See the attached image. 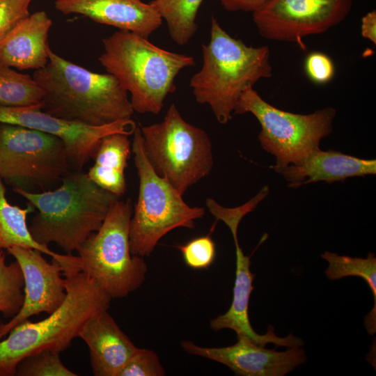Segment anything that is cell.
<instances>
[{"label": "cell", "mask_w": 376, "mask_h": 376, "mask_svg": "<svg viewBox=\"0 0 376 376\" xmlns=\"http://www.w3.org/2000/svg\"><path fill=\"white\" fill-rule=\"evenodd\" d=\"M13 191L38 210L29 226L33 239L47 246L54 242L66 254L77 251L99 230L120 198L98 186L81 170L67 173L54 190L31 192L14 187Z\"/></svg>", "instance_id": "6da1fadb"}, {"label": "cell", "mask_w": 376, "mask_h": 376, "mask_svg": "<svg viewBox=\"0 0 376 376\" xmlns=\"http://www.w3.org/2000/svg\"><path fill=\"white\" fill-rule=\"evenodd\" d=\"M33 77L44 91L42 110L54 116L100 126L131 118L128 93L111 74L96 73L54 53Z\"/></svg>", "instance_id": "7a4b0ae2"}, {"label": "cell", "mask_w": 376, "mask_h": 376, "mask_svg": "<svg viewBox=\"0 0 376 376\" xmlns=\"http://www.w3.org/2000/svg\"><path fill=\"white\" fill-rule=\"evenodd\" d=\"M202 53V68L189 86L196 101L208 104L217 121L226 124L241 95L260 79L272 76L269 49L247 46L212 17L210 41L203 45Z\"/></svg>", "instance_id": "3957f363"}, {"label": "cell", "mask_w": 376, "mask_h": 376, "mask_svg": "<svg viewBox=\"0 0 376 376\" xmlns=\"http://www.w3.org/2000/svg\"><path fill=\"white\" fill-rule=\"evenodd\" d=\"M102 44L98 61L130 94L133 110L140 113H159L176 90L179 72L196 65L193 56L164 49L127 31L114 32Z\"/></svg>", "instance_id": "277c9868"}, {"label": "cell", "mask_w": 376, "mask_h": 376, "mask_svg": "<svg viewBox=\"0 0 376 376\" xmlns=\"http://www.w3.org/2000/svg\"><path fill=\"white\" fill-rule=\"evenodd\" d=\"M66 297L45 319L28 320L13 327L0 340V376H15L18 363L26 357L43 350L62 352L78 337L84 322L108 310L111 297L82 272L64 275Z\"/></svg>", "instance_id": "5b68a950"}, {"label": "cell", "mask_w": 376, "mask_h": 376, "mask_svg": "<svg viewBox=\"0 0 376 376\" xmlns=\"http://www.w3.org/2000/svg\"><path fill=\"white\" fill-rule=\"evenodd\" d=\"M132 152L139 179V195L130 225L132 254L150 256L158 242L177 228L193 229L205 209L191 207L166 179L160 177L148 162L142 143L141 127L133 133Z\"/></svg>", "instance_id": "8992f818"}, {"label": "cell", "mask_w": 376, "mask_h": 376, "mask_svg": "<svg viewBox=\"0 0 376 376\" xmlns=\"http://www.w3.org/2000/svg\"><path fill=\"white\" fill-rule=\"evenodd\" d=\"M132 213L130 199L117 201L99 230L77 251L81 272L95 281L111 298L125 297L138 290L148 272L143 258L130 251Z\"/></svg>", "instance_id": "52a82bcc"}, {"label": "cell", "mask_w": 376, "mask_h": 376, "mask_svg": "<svg viewBox=\"0 0 376 376\" xmlns=\"http://www.w3.org/2000/svg\"><path fill=\"white\" fill-rule=\"evenodd\" d=\"M141 131L150 166L181 195L210 173L213 155L209 136L187 123L174 104L163 120L143 126Z\"/></svg>", "instance_id": "ba28073f"}, {"label": "cell", "mask_w": 376, "mask_h": 376, "mask_svg": "<svg viewBox=\"0 0 376 376\" xmlns=\"http://www.w3.org/2000/svg\"><path fill=\"white\" fill-rule=\"evenodd\" d=\"M233 112L251 113L258 120V139L262 148L276 157V171L298 165L320 149V141L332 132L336 113L332 107L308 114L283 111L265 101L253 88L241 95Z\"/></svg>", "instance_id": "9c48e42d"}, {"label": "cell", "mask_w": 376, "mask_h": 376, "mask_svg": "<svg viewBox=\"0 0 376 376\" xmlns=\"http://www.w3.org/2000/svg\"><path fill=\"white\" fill-rule=\"evenodd\" d=\"M61 139L37 130L0 123V178L34 192L74 171Z\"/></svg>", "instance_id": "30bf717a"}, {"label": "cell", "mask_w": 376, "mask_h": 376, "mask_svg": "<svg viewBox=\"0 0 376 376\" xmlns=\"http://www.w3.org/2000/svg\"><path fill=\"white\" fill-rule=\"evenodd\" d=\"M352 3L353 0H269L253 12V20L263 38L295 42L304 50V37L340 23Z\"/></svg>", "instance_id": "8fae6325"}, {"label": "cell", "mask_w": 376, "mask_h": 376, "mask_svg": "<svg viewBox=\"0 0 376 376\" xmlns=\"http://www.w3.org/2000/svg\"><path fill=\"white\" fill-rule=\"evenodd\" d=\"M207 208L217 219L223 221L230 228L235 244L236 269L232 304L229 309L210 321V327L214 331L230 329L235 331L237 337H246L255 344L265 347L273 343L276 347H295L304 345L303 340L292 334L284 338L277 336L274 327L269 326L265 334L256 333L251 325L249 317V304L253 290L255 274L250 269V257L245 256L240 248L237 236V228L242 217L254 209L253 204L248 201L233 208H228L211 201Z\"/></svg>", "instance_id": "7c38bea8"}, {"label": "cell", "mask_w": 376, "mask_h": 376, "mask_svg": "<svg viewBox=\"0 0 376 376\" xmlns=\"http://www.w3.org/2000/svg\"><path fill=\"white\" fill-rule=\"evenodd\" d=\"M0 123L20 125L54 136L63 143L75 170H81L93 157L99 142L112 134L134 133L136 125L132 118L93 126L65 120L42 110V106L6 107L0 106Z\"/></svg>", "instance_id": "4fadbf2b"}, {"label": "cell", "mask_w": 376, "mask_h": 376, "mask_svg": "<svg viewBox=\"0 0 376 376\" xmlns=\"http://www.w3.org/2000/svg\"><path fill=\"white\" fill-rule=\"evenodd\" d=\"M7 251L21 267L24 298L19 312L8 322L0 324V340L29 318L40 313L51 314L66 297L62 268L56 261L48 263L42 252L33 249L13 246Z\"/></svg>", "instance_id": "5bb4252c"}, {"label": "cell", "mask_w": 376, "mask_h": 376, "mask_svg": "<svg viewBox=\"0 0 376 376\" xmlns=\"http://www.w3.org/2000/svg\"><path fill=\"white\" fill-rule=\"evenodd\" d=\"M187 353L226 365L240 376H284L306 361L301 347H289L284 352L265 349L246 337L223 347L198 346L189 340L181 342Z\"/></svg>", "instance_id": "9a60e30c"}, {"label": "cell", "mask_w": 376, "mask_h": 376, "mask_svg": "<svg viewBox=\"0 0 376 376\" xmlns=\"http://www.w3.org/2000/svg\"><path fill=\"white\" fill-rule=\"evenodd\" d=\"M54 7L64 15H81L147 39L163 21L153 3L142 0H56Z\"/></svg>", "instance_id": "2e32d148"}, {"label": "cell", "mask_w": 376, "mask_h": 376, "mask_svg": "<svg viewBox=\"0 0 376 376\" xmlns=\"http://www.w3.org/2000/svg\"><path fill=\"white\" fill-rule=\"evenodd\" d=\"M78 337L88 347L91 368L95 376H118L138 349L108 310L87 320L81 327Z\"/></svg>", "instance_id": "e0dca14e"}, {"label": "cell", "mask_w": 376, "mask_h": 376, "mask_svg": "<svg viewBox=\"0 0 376 376\" xmlns=\"http://www.w3.org/2000/svg\"><path fill=\"white\" fill-rule=\"evenodd\" d=\"M276 172L283 175L288 187L324 181L333 183L352 177L376 173L375 159H363L334 150L320 149L298 165H289Z\"/></svg>", "instance_id": "ac0fdd59"}, {"label": "cell", "mask_w": 376, "mask_h": 376, "mask_svg": "<svg viewBox=\"0 0 376 376\" xmlns=\"http://www.w3.org/2000/svg\"><path fill=\"white\" fill-rule=\"evenodd\" d=\"M52 26L45 11L30 14L0 44V64L19 70L44 68L49 61L48 36Z\"/></svg>", "instance_id": "d6986e66"}, {"label": "cell", "mask_w": 376, "mask_h": 376, "mask_svg": "<svg viewBox=\"0 0 376 376\" xmlns=\"http://www.w3.org/2000/svg\"><path fill=\"white\" fill-rule=\"evenodd\" d=\"M34 210L30 203L25 208L10 204L6 197V187L0 178V249L13 246L36 249L56 261L62 268V273L78 271L80 268L78 256L55 253L33 239L26 219Z\"/></svg>", "instance_id": "ffe728a7"}, {"label": "cell", "mask_w": 376, "mask_h": 376, "mask_svg": "<svg viewBox=\"0 0 376 376\" xmlns=\"http://www.w3.org/2000/svg\"><path fill=\"white\" fill-rule=\"evenodd\" d=\"M128 136L116 133L104 137L93 155L94 164L87 173L95 184L119 197L127 189L125 170L132 152Z\"/></svg>", "instance_id": "44dd1931"}, {"label": "cell", "mask_w": 376, "mask_h": 376, "mask_svg": "<svg viewBox=\"0 0 376 376\" xmlns=\"http://www.w3.org/2000/svg\"><path fill=\"white\" fill-rule=\"evenodd\" d=\"M322 258L329 263L325 271L329 279L338 280L347 276H359L366 281L374 297V306L368 314L365 324L370 334H375L376 329V258L375 255L369 253L366 258H361L339 256L335 253L325 251L322 255Z\"/></svg>", "instance_id": "7402d4cb"}, {"label": "cell", "mask_w": 376, "mask_h": 376, "mask_svg": "<svg viewBox=\"0 0 376 376\" xmlns=\"http://www.w3.org/2000/svg\"><path fill=\"white\" fill-rule=\"evenodd\" d=\"M203 0H152L162 19L166 22L171 38L178 45L189 42L197 31L198 10Z\"/></svg>", "instance_id": "603a6c76"}, {"label": "cell", "mask_w": 376, "mask_h": 376, "mask_svg": "<svg viewBox=\"0 0 376 376\" xmlns=\"http://www.w3.org/2000/svg\"><path fill=\"white\" fill-rule=\"evenodd\" d=\"M44 91L33 76L22 74L0 64V106H42Z\"/></svg>", "instance_id": "cb8c5ba5"}, {"label": "cell", "mask_w": 376, "mask_h": 376, "mask_svg": "<svg viewBox=\"0 0 376 376\" xmlns=\"http://www.w3.org/2000/svg\"><path fill=\"white\" fill-rule=\"evenodd\" d=\"M24 276L15 260L6 263V252L0 249V313L4 318H13L20 310L24 298Z\"/></svg>", "instance_id": "d4e9b609"}, {"label": "cell", "mask_w": 376, "mask_h": 376, "mask_svg": "<svg viewBox=\"0 0 376 376\" xmlns=\"http://www.w3.org/2000/svg\"><path fill=\"white\" fill-rule=\"evenodd\" d=\"M59 355V352L47 349L30 354L18 363L16 375L77 376L63 364Z\"/></svg>", "instance_id": "484cf974"}, {"label": "cell", "mask_w": 376, "mask_h": 376, "mask_svg": "<svg viewBox=\"0 0 376 376\" xmlns=\"http://www.w3.org/2000/svg\"><path fill=\"white\" fill-rule=\"evenodd\" d=\"M185 264L190 268H208L216 256V246L210 235L198 237L178 246Z\"/></svg>", "instance_id": "4316f807"}, {"label": "cell", "mask_w": 376, "mask_h": 376, "mask_svg": "<svg viewBox=\"0 0 376 376\" xmlns=\"http://www.w3.org/2000/svg\"><path fill=\"white\" fill-rule=\"evenodd\" d=\"M165 375L166 371L157 353L151 350L138 347L118 376H164Z\"/></svg>", "instance_id": "83f0119b"}, {"label": "cell", "mask_w": 376, "mask_h": 376, "mask_svg": "<svg viewBox=\"0 0 376 376\" xmlns=\"http://www.w3.org/2000/svg\"><path fill=\"white\" fill-rule=\"evenodd\" d=\"M32 0H0V44L30 13Z\"/></svg>", "instance_id": "f1b7e54d"}, {"label": "cell", "mask_w": 376, "mask_h": 376, "mask_svg": "<svg viewBox=\"0 0 376 376\" xmlns=\"http://www.w3.org/2000/svg\"><path fill=\"white\" fill-rule=\"evenodd\" d=\"M305 72L314 83L324 84L330 81L335 75V67L327 54L313 52L307 55L304 62Z\"/></svg>", "instance_id": "f546056e"}, {"label": "cell", "mask_w": 376, "mask_h": 376, "mask_svg": "<svg viewBox=\"0 0 376 376\" xmlns=\"http://www.w3.org/2000/svg\"><path fill=\"white\" fill-rule=\"evenodd\" d=\"M224 8L228 11L254 12L263 6L269 0H219Z\"/></svg>", "instance_id": "4dcf8cb0"}, {"label": "cell", "mask_w": 376, "mask_h": 376, "mask_svg": "<svg viewBox=\"0 0 376 376\" xmlns=\"http://www.w3.org/2000/svg\"><path fill=\"white\" fill-rule=\"evenodd\" d=\"M361 36L376 44V12L375 10L368 12L361 19Z\"/></svg>", "instance_id": "1f68e13d"}]
</instances>
